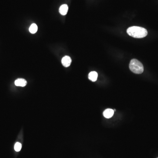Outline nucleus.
<instances>
[{
  "label": "nucleus",
  "instance_id": "obj_1",
  "mask_svg": "<svg viewBox=\"0 0 158 158\" xmlns=\"http://www.w3.org/2000/svg\"><path fill=\"white\" fill-rule=\"evenodd\" d=\"M127 33L130 36L136 38L145 37L147 35L148 31L146 29L139 26H132L127 29Z\"/></svg>",
  "mask_w": 158,
  "mask_h": 158
},
{
  "label": "nucleus",
  "instance_id": "obj_2",
  "mask_svg": "<svg viewBox=\"0 0 158 158\" xmlns=\"http://www.w3.org/2000/svg\"><path fill=\"white\" fill-rule=\"evenodd\" d=\"M130 70L136 74H141L143 72L144 67L142 64L136 59H133L129 64Z\"/></svg>",
  "mask_w": 158,
  "mask_h": 158
},
{
  "label": "nucleus",
  "instance_id": "obj_3",
  "mask_svg": "<svg viewBox=\"0 0 158 158\" xmlns=\"http://www.w3.org/2000/svg\"><path fill=\"white\" fill-rule=\"evenodd\" d=\"M71 62H72V60L71 58L69 56H65L62 60V65L66 67H68L70 66Z\"/></svg>",
  "mask_w": 158,
  "mask_h": 158
},
{
  "label": "nucleus",
  "instance_id": "obj_4",
  "mask_svg": "<svg viewBox=\"0 0 158 158\" xmlns=\"http://www.w3.org/2000/svg\"><path fill=\"white\" fill-rule=\"evenodd\" d=\"M114 113L113 110L111 109H107L105 110L103 112V115L106 118L109 119L113 117Z\"/></svg>",
  "mask_w": 158,
  "mask_h": 158
},
{
  "label": "nucleus",
  "instance_id": "obj_5",
  "mask_svg": "<svg viewBox=\"0 0 158 158\" xmlns=\"http://www.w3.org/2000/svg\"><path fill=\"white\" fill-rule=\"evenodd\" d=\"M15 84L16 86L24 87L27 85V81L24 79H18L15 82Z\"/></svg>",
  "mask_w": 158,
  "mask_h": 158
},
{
  "label": "nucleus",
  "instance_id": "obj_6",
  "mask_svg": "<svg viewBox=\"0 0 158 158\" xmlns=\"http://www.w3.org/2000/svg\"><path fill=\"white\" fill-rule=\"evenodd\" d=\"M68 11V6L67 5L64 4L60 6L59 9V12L62 15L65 16L66 15Z\"/></svg>",
  "mask_w": 158,
  "mask_h": 158
},
{
  "label": "nucleus",
  "instance_id": "obj_7",
  "mask_svg": "<svg viewBox=\"0 0 158 158\" xmlns=\"http://www.w3.org/2000/svg\"><path fill=\"white\" fill-rule=\"evenodd\" d=\"M98 73L95 71H92L90 72L88 75V78L90 81L93 82H95L97 81L98 78Z\"/></svg>",
  "mask_w": 158,
  "mask_h": 158
},
{
  "label": "nucleus",
  "instance_id": "obj_8",
  "mask_svg": "<svg viewBox=\"0 0 158 158\" xmlns=\"http://www.w3.org/2000/svg\"><path fill=\"white\" fill-rule=\"evenodd\" d=\"M37 29H38V27H37V25L36 24H32L30 27L29 31L32 34H34L37 32Z\"/></svg>",
  "mask_w": 158,
  "mask_h": 158
},
{
  "label": "nucleus",
  "instance_id": "obj_9",
  "mask_svg": "<svg viewBox=\"0 0 158 158\" xmlns=\"http://www.w3.org/2000/svg\"><path fill=\"white\" fill-rule=\"evenodd\" d=\"M22 148L21 144L19 142H16L15 144V146H14V149L16 151H19L21 150Z\"/></svg>",
  "mask_w": 158,
  "mask_h": 158
}]
</instances>
